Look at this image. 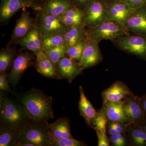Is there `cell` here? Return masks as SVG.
<instances>
[{
  "mask_svg": "<svg viewBox=\"0 0 146 146\" xmlns=\"http://www.w3.org/2000/svg\"><path fill=\"white\" fill-rule=\"evenodd\" d=\"M14 94L16 101L25 108L32 121L48 122L54 118L52 98L45 95L40 89L34 88Z\"/></svg>",
  "mask_w": 146,
  "mask_h": 146,
  "instance_id": "obj_1",
  "label": "cell"
},
{
  "mask_svg": "<svg viewBox=\"0 0 146 146\" xmlns=\"http://www.w3.org/2000/svg\"><path fill=\"white\" fill-rule=\"evenodd\" d=\"M1 91L0 120L1 125L21 129L31 121L22 104L7 97H4Z\"/></svg>",
  "mask_w": 146,
  "mask_h": 146,
  "instance_id": "obj_2",
  "label": "cell"
},
{
  "mask_svg": "<svg viewBox=\"0 0 146 146\" xmlns=\"http://www.w3.org/2000/svg\"><path fill=\"white\" fill-rule=\"evenodd\" d=\"M48 123L30 121L19 130V138L16 146L22 144L34 146H50L53 137L48 128Z\"/></svg>",
  "mask_w": 146,
  "mask_h": 146,
  "instance_id": "obj_3",
  "label": "cell"
},
{
  "mask_svg": "<svg viewBox=\"0 0 146 146\" xmlns=\"http://www.w3.org/2000/svg\"><path fill=\"white\" fill-rule=\"evenodd\" d=\"M129 34L125 27L116 21L108 20L92 27L87 28L86 38L99 43L103 40L114 41L119 37Z\"/></svg>",
  "mask_w": 146,
  "mask_h": 146,
  "instance_id": "obj_4",
  "label": "cell"
},
{
  "mask_svg": "<svg viewBox=\"0 0 146 146\" xmlns=\"http://www.w3.org/2000/svg\"><path fill=\"white\" fill-rule=\"evenodd\" d=\"M84 25L87 28L98 25L107 21L108 15V0H96L85 8Z\"/></svg>",
  "mask_w": 146,
  "mask_h": 146,
  "instance_id": "obj_5",
  "label": "cell"
},
{
  "mask_svg": "<svg viewBox=\"0 0 146 146\" xmlns=\"http://www.w3.org/2000/svg\"><path fill=\"white\" fill-rule=\"evenodd\" d=\"M35 54L28 52L21 51L16 56L13 62L11 70L8 74L9 81L13 90L14 94L15 88L25 71L34 65V60L36 59Z\"/></svg>",
  "mask_w": 146,
  "mask_h": 146,
  "instance_id": "obj_6",
  "label": "cell"
},
{
  "mask_svg": "<svg viewBox=\"0 0 146 146\" xmlns=\"http://www.w3.org/2000/svg\"><path fill=\"white\" fill-rule=\"evenodd\" d=\"M122 50L146 59V37L141 35L129 34L114 40Z\"/></svg>",
  "mask_w": 146,
  "mask_h": 146,
  "instance_id": "obj_7",
  "label": "cell"
},
{
  "mask_svg": "<svg viewBox=\"0 0 146 146\" xmlns=\"http://www.w3.org/2000/svg\"><path fill=\"white\" fill-rule=\"evenodd\" d=\"M37 25L36 18H32L26 8L23 9L20 18L16 21L11 37L7 46L18 44L29 30Z\"/></svg>",
  "mask_w": 146,
  "mask_h": 146,
  "instance_id": "obj_8",
  "label": "cell"
},
{
  "mask_svg": "<svg viewBox=\"0 0 146 146\" xmlns=\"http://www.w3.org/2000/svg\"><path fill=\"white\" fill-rule=\"evenodd\" d=\"M57 79H65L70 83L80 74L82 70L78 61L67 56L58 61L55 65Z\"/></svg>",
  "mask_w": 146,
  "mask_h": 146,
  "instance_id": "obj_9",
  "label": "cell"
},
{
  "mask_svg": "<svg viewBox=\"0 0 146 146\" xmlns=\"http://www.w3.org/2000/svg\"><path fill=\"white\" fill-rule=\"evenodd\" d=\"M140 100V97L133 94L123 101L125 114L129 124H139L145 118V115L141 107Z\"/></svg>",
  "mask_w": 146,
  "mask_h": 146,
  "instance_id": "obj_10",
  "label": "cell"
},
{
  "mask_svg": "<svg viewBox=\"0 0 146 146\" xmlns=\"http://www.w3.org/2000/svg\"><path fill=\"white\" fill-rule=\"evenodd\" d=\"M108 20L125 25L134 9L131 8L124 0H108Z\"/></svg>",
  "mask_w": 146,
  "mask_h": 146,
  "instance_id": "obj_11",
  "label": "cell"
},
{
  "mask_svg": "<svg viewBox=\"0 0 146 146\" xmlns=\"http://www.w3.org/2000/svg\"><path fill=\"white\" fill-rule=\"evenodd\" d=\"M37 25L42 34L57 33H65L68 27L62 23L60 16H53L42 13H36Z\"/></svg>",
  "mask_w": 146,
  "mask_h": 146,
  "instance_id": "obj_12",
  "label": "cell"
},
{
  "mask_svg": "<svg viewBox=\"0 0 146 146\" xmlns=\"http://www.w3.org/2000/svg\"><path fill=\"white\" fill-rule=\"evenodd\" d=\"M102 59L98 43L86 38V45L80 65L82 70L94 67L100 63Z\"/></svg>",
  "mask_w": 146,
  "mask_h": 146,
  "instance_id": "obj_13",
  "label": "cell"
},
{
  "mask_svg": "<svg viewBox=\"0 0 146 146\" xmlns=\"http://www.w3.org/2000/svg\"><path fill=\"white\" fill-rule=\"evenodd\" d=\"M133 94L127 86L122 82L116 81L102 93L103 103L122 102L128 96Z\"/></svg>",
  "mask_w": 146,
  "mask_h": 146,
  "instance_id": "obj_14",
  "label": "cell"
},
{
  "mask_svg": "<svg viewBox=\"0 0 146 146\" xmlns=\"http://www.w3.org/2000/svg\"><path fill=\"white\" fill-rule=\"evenodd\" d=\"M127 30L146 36V9L144 7L134 9L125 25Z\"/></svg>",
  "mask_w": 146,
  "mask_h": 146,
  "instance_id": "obj_15",
  "label": "cell"
},
{
  "mask_svg": "<svg viewBox=\"0 0 146 146\" xmlns=\"http://www.w3.org/2000/svg\"><path fill=\"white\" fill-rule=\"evenodd\" d=\"M42 35L41 30L36 25L29 30L18 44L36 55L42 50Z\"/></svg>",
  "mask_w": 146,
  "mask_h": 146,
  "instance_id": "obj_16",
  "label": "cell"
},
{
  "mask_svg": "<svg viewBox=\"0 0 146 146\" xmlns=\"http://www.w3.org/2000/svg\"><path fill=\"white\" fill-rule=\"evenodd\" d=\"M29 7L25 0H1L0 23L5 25L20 9Z\"/></svg>",
  "mask_w": 146,
  "mask_h": 146,
  "instance_id": "obj_17",
  "label": "cell"
},
{
  "mask_svg": "<svg viewBox=\"0 0 146 146\" xmlns=\"http://www.w3.org/2000/svg\"><path fill=\"white\" fill-rule=\"evenodd\" d=\"M74 6L71 0H46L35 11L36 13L60 16Z\"/></svg>",
  "mask_w": 146,
  "mask_h": 146,
  "instance_id": "obj_18",
  "label": "cell"
},
{
  "mask_svg": "<svg viewBox=\"0 0 146 146\" xmlns=\"http://www.w3.org/2000/svg\"><path fill=\"white\" fill-rule=\"evenodd\" d=\"M34 65L36 71L43 76L49 78H56L55 67L42 50L35 55Z\"/></svg>",
  "mask_w": 146,
  "mask_h": 146,
  "instance_id": "obj_19",
  "label": "cell"
},
{
  "mask_svg": "<svg viewBox=\"0 0 146 146\" xmlns=\"http://www.w3.org/2000/svg\"><path fill=\"white\" fill-rule=\"evenodd\" d=\"M52 137L55 138H74L71 133L70 120L66 117L59 118L48 124Z\"/></svg>",
  "mask_w": 146,
  "mask_h": 146,
  "instance_id": "obj_20",
  "label": "cell"
},
{
  "mask_svg": "<svg viewBox=\"0 0 146 146\" xmlns=\"http://www.w3.org/2000/svg\"><path fill=\"white\" fill-rule=\"evenodd\" d=\"M79 90L80 97L78 103V107L80 113L85 120L87 125L92 127L91 121L98 112L86 98L83 87L82 86H79Z\"/></svg>",
  "mask_w": 146,
  "mask_h": 146,
  "instance_id": "obj_21",
  "label": "cell"
},
{
  "mask_svg": "<svg viewBox=\"0 0 146 146\" xmlns=\"http://www.w3.org/2000/svg\"><path fill=\"white\" fill-rule=\"evenodd\" d=\"M108 121L128 123L123 106V101L103 103ZM129 124V123H128Z\"/></svg>",
  "mask_w": 146,
  "mask_h": 146,
  "instance_id": "obj_22",
  "label": "cell"
},
{
  "mask_svg": "<svg viewBox=\"0 0 146 146\" xmlns=\"http://www.w3.org/2000/svg\"><path fill=\"white\" fill-rule=\"evenodd\" d=\"M86 27L82 24L68 28L64 35L65 43L69 48L86 39Z\"/></svg>",
  "mask_w": 146,
  "mask_h": 146,
  "instance_id": "obj_23",
  "label": "cell"
},
{
  "mask_svg": "<svg viewBox=\"0 0 146 146\" xmlns=\"http://www.w3.org/2000/svg\"><path fill=\"white\" fill-rule=\"evenodd\" d=\"M127 134L129 146H146V132L140 125L129 124Z\"/></svg>",
  "mask_w": 146,
  "mask_h": 146,
  "instance_id": "obj_24",
  "label": "cell"
},
{
  "mask_svg": "<svg viewBox=\"0 0 146 146\" xmlns=\"http://www.w3.org/2000/svg\"><path fill=\"white\" fill-rule=\"evenodd\" d=\"M60 17L62 23L68 28L77 25H84V11L75 6L65 11Z\"/></svg>",
  "mask_w": 146,
  "mask_h": 146,
  "instance_id": "obj_25",
  "label": "cell"
},
{
  "mask_svg": "<svg viewBox=\"0 0 146 146\" xmlns=\"http://www.w3.org/2000/svg\"><path fill=\"white\" fill-rule=\"evenodd\" d=\"M19 135V129L11 127L1 125L0 146H16Z\"/></svg>",
  "mask_w": 146,
  "mask_h": 146,
  "instance_id": "obj_26",
  "label": "cell"
},
{
  "mask_svg": "<svg viewBox=\"0 0 146 146\" xmlns=\"http://www.w3.org/2000/svg\"><path fill=\"white\" fill-rule=\"evenodd\" d=\"M16 50L11 46L2 48L0 51V75L5 74L11 69L16 57Z\"/></svg>",
  "mask_w": 146,
  "mask_h": 146,
  "instance_id": "obj_27",
  "label": "cell"
},
{
  "mask_svg": "<svg viewBox=\"0 0 146 146\" xmlns=\"http://www.w3.org/2000/svg\"><path fill=\"white\" fill-rule=\"evenodd\" d=\"M65 33H57L42 35V50L44 52L65 43Z\"/></svg>",
  "mask_w": 146,
  "mask_h": 146,
  "instance_id": "obj_28",
  "label": "cell"
},
{
  "mask_svg": "<svg viewBox=\"0 0 146 146\" xmlns=\"http://www.w3.org/2000/svg\"><path fill=\"white\" fill-rule=\"evenodd\" d=\"M69 47L65 42L62 44L54 47L51 49L45 52L44 53L54 65L61 58L67 56Z\"/></svg>",
  "mask_w": 146,
  "mask_h": 146,
  "instance_id": "obj_29",
  "label": "cell"
},
{
  "mask_svg": "<svg viewBox=\"0 0 146 146\" xmlns=\"http://www.w3.org/2000/svg\"><path fill=\"white\" fill-rule=\"evenodd\" d=\"M108 121L105 109L102 106L91 121L92 128L95 130L98 129L106 132V126Z\"/></svg>",
  "mask_w": 146,
  "mask_h": 146,
  "instance_id": "obj_30",
  "label": "cell"
},
{
  "mask_svg": "<svg viewBox=\"0 0 146 146\" xmlns=\"http://www.w3.org/2000/svg\"><path fill=\"white\" fill-rule=\"evenodd\" d=\"M129 125V124L121 122L108 121L106 126V133L108 136L127 133Z\"/></svg>",
  "mask_w": 146,
  "mask_h": 146,
  "instance_id": "obj_31",
  "label": "cell"
},
{
  "mask_svg": "<svg viewBox=\"0 0 146 146\" xmlns=\"http://www.w3.org/2000/svg\"><path fill=\"white\" fill-rule=\"evenodd\" d=\"M86 39H84L77 44L69 47L67 56L80 63L86 45Z\"/></svg>",
  "mask_w": 146,
  "mask_h": 146,
  "instance_id": "obj_32",
  "label": "cell"
},
{
  "mask_svg": "<svg viewBox=\"0 0 146 146\" xmlns=\"http://www.w3.org/2000/svg\"><path fill=\"white\" fill-rule=\"evenodd\" d=\"M85 144L74 138H53L50 146H83Z\"/></svg>",
  "mask_w": 146,
  "mask_h": 146,
  "instance_id": "obj_33",
  "label": "cell"
},
{
  "mask_svg": "<svg viewBox=\"0 0 146 146\" xmlns=\"http://www.w3.org/2000/svg\"><path fill=\"white\" fill-rule=\"evenodd\" d=\"M109 138L112 146H129L127 133L110 135L109 136Z\"/></svg>",
  "mask_w": 146,
  "mask_h": 146,
  "instance_id": "obj_34",
  "label": "cell"
},
{
  "mask_svg": "<svg viewBox=\"0 0 146 146\" xmlns=\"http://www.w3.org/2000/svg\"><path fill=\"white\" fill-rule=\"evenodd\" d=\"M98 137V146H109L110 143L107 133L102 131L95 130Z\"/></svg>",
  "mask_w": 146,
  "mask_h": 146,
  "instance_id": "obj_35",
  "label": "cell"
},
{
  "mask_svg": "<svg viewBox=\"0 0 146 146\" xmlns=\"http://www.w3.org/2000/svg\"><path fill=\"white\" fill-rule=\"evenodd\" d=\"M9 81L8 74L7 73L0 75V90L3 92H9L11 91Z\"/></svg>",
  "mask_w": 146,
  "mask_h": 146,
  "instance_id": "obj_36",
  "label": "cell"
},
{
  "mask_svg": "<svg viewBox=\"0 0 146 146\" xmlns=\"http://www.w3.org/2000/svg\"><path fill=\"white\" fill-rule=\"evenodd\" d=\"M76 7L84 10L87 6L96 0H71Z\"/></svg>",
  "mask_w": 146,
  "mask_h": 146,
  "instance_id": "obj_37",
  "label": "cell"
},
{
  "mask_svg": "<svg viewBox=\"0 0 146 146\" xmlns=\"http://www.w3.org/2000/svg\"><path fill=\"white\" fill-rule=\"evenodd\" d=\"M128 5L133 9H136L144 7L146 0H124Z\"/></svg>",
  "mask_w": 146,
  "mask_h": 146,
  "instance_id": "obj_38",
  "label": "cell"
},
{
  "mask_svg": "<svg viewBox=\"0 0 146 146\" xmlns=\"http://www.w3.org/2000/svg\"><path fill=\"white\" fill-rule=\"evenodd\" d=\"M29 7L35 11L37 10L46 0H25Z\"/></svg>",
  "mask_w": 146,
  "mask_h": 146,
  "instance_id": "obj_39",
  "label": "cell"
},
{
  "mask_svg": "<svg viewBox=\"0 0 146 146\" xmlns=\"http://www.w3.org/2000/svg\"><path fill=\"white\" fill-rule=\"evenodd\" d=\"M140 104L145 115H146V94L140 97Z\"/></svg>",
  "mask_w": 146,
  "mask_h": 146,
  "instance_id": "obj_40",
  "label": "cell"
},
{
  "mask_svg": "<svg viewBox=\"0 0 146 146\" xmlns=\"http://www.w3.org/2000/svg\"><path fill=\"white\" fill-rule=\"evenodd\" d=\"M139 125L146 132V115L143 121L141 123L139 124Z\"/></svg>",
  "mask_w": 146,
  "mask_h": 146,
  "instance_id": "obj_41",
  "label": "cell"
}]
</instances>
